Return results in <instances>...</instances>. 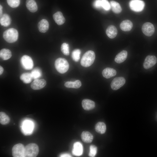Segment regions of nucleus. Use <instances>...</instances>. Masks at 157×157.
I'll return each mask as SVG.
<instances>
[{
  "label": "nucleus",
  "instance_id": "obj_1",
  "mask_svg": "<svg viewBox=\"0 0 157 157\" xmlns=\"http://www.w3.org/2000/svg\"><path fill=\"white\" fill-rule=\"evenodd\" d=\"M95 57V54L93 51L91 50L87 51L83 55L81 59V65L84 67L90 66L93 63Z\"/></svg>",
  "mask_w": 157,
  "mask_h": 157
},
{
  "label": "nucleus",
  "instance_id": "obj_2",
  "mask_svg": "<svg viewBox=\"0 0 157 157\" xmlns=\"http://www.w3.org/2000/svg\"><path fill=\"white\" fill-rule=\"evenodd\" d=\"M18 33L17 31L13 28L6 30L3 33V37L7 42L11 43L16 42L18 39Z\"/></svg>",
  "mask_w": 157,
  "mask_h": 157
},
{
  "label": "nucleus",
  "instance_id": "obj_3",
  "mask_svg": "<svg viewBox=\"0 0 157 157\" xmlns=\"http://www.w3.org/2000/svg\"><path fill=\"white\" fill-rule=\"evenodd\" d=\"M55 67L60 73L63 74L66 72L69 68V64L67 60L64 58H57L55 62Z\"/></svg>",
  "mask_w": 157,
  "mask_h": 157
},
{
  "label": "nucleus",
  "instance_id": "obj_4",
  "mask_svg": "<svg viewBox=\"0 0 157 157\" xmlns=\"http://www.w3.org/2000/svg\"><path fill=\"white\" fill-rule=\"evenodd\" d=\"M39 151V147L37 144L33 143L29 144L25 147L24 156L36 157Z\"/></svg>",
  "mask_w": 157,
  "mask_h": 157
},
{
  "label": "nucleus",
  "instance_id": "obj_5",
  "mask_svg": "<svg viewBox=\"0 0 157 157\" xmlns=\"http://www.w3.org/2000/svg\"><path fill=\"white\" fill-rule=\"evenodd\" d=\"M130 9L135 12H140L144 9L145 6L144 2L141 0H131L129 2Z\"/></svg>",
  "mask_w": 157,
  "mask_h": 157
},
{
  "label": "nucleus",
  "instance_id": "obj_6",
  "mask_svg": "<svg viewBox=\"0 0 157 157\" xmlns=\"http://www.w3.org/2000/svg\"><path fill=\"white\" fill-rule=\"evenodd\" d=\"M25 147L22 144L14 145L12 148V153L14 157H24Z\"/></svg>",
  "mask_w": 157,
  "mask_h": 157
},
{
  "label": "nucleus",
  "instance_id": "obj_7",
  "mask_svg": "<svg viewBox=\"0 0 157 157\" xmlns=\"http://www.w3.org/2000/svg\"><path fill=\"white\" fill-rule=\"evenodd\" d=\"M20 62L22 67L26 70H30L33 66V63L31 58L29 56L24 55L21 58Z\"/></svg>",
  "mask_w": 157,
  "mask_h": 157
},
{
  "label": "nucleus",
  "instance_id": "obj_8",
  "mask_svg": "<svg viewBox=\"0 0 157 157\" xmlns=\"http://www.w3.org/2000/svg\"><path fill=\"white\" fill-rule=\"evenodd\" d=\"M126 80L122 77H117L112 81L110 84L111 88L113 90H117L122 87L125 83Z\"/></svg>",
  "mask_w": 157,
  "mask_h": 157
},
{
  "label": "nucleus",
  "instance_id": "obj_9",
  "mask_svg": "<svg viewBox=\"0 0 157 157\" xmlns=\"http://www.w3.org/2000/svg\"><path fill=\"white\" fill-rule=\"evenodd\" d=\"M157 62L156 56L154 55H148L145 59L143 64V67L146 69H149L155 65Z\"/></svg>",
  "mask_w": 157,
  "mask_h": 157
},
{
  "label": "nucleus",
  "instance_id": "obj_10",
  "mask_svg": "<svg viewBox=\"0 0 157 157\" xmlns=\"http://www.w3.org/2000/svg\"><path fill=\"white\" fill-rule=\"evenodd\" d=\"M142 30L143 33L146 35L150 36L153 35L155 28L153 25L151 23L147 22L142 25Z\"/></svg>",
  "mask_w": 157,
  "mask_h": 157
},
{
  "label": "nucleus",
  "instance_id": "obj_11",
  "mask_svg": "<svg viewBox=\"0 0 157 157\" xmlns=\"http://www.w3.org/2000/svg\"><path fill=\"white\" fill-rule=\"evenodd\" d=\"M46 82L44 79L35 80L31 84V88L34 90H38L43 88L46 85Z\"/></svg>",
  "mask_w": 157,
  "mask_h": 157
},
{
  "label": "nucleus",
  "instance_id": "obj_12",
  "mask_svg": "<svg viewBox=\"0 0 157 157\" xmlns=\"http://www.w3.org/2000/svg\"><path fill=\"white\" fill-rule=\"evenodd\" d=\"M33 123L30 121H25L22 124V129L25 135H29L31 133L33 129Z\"/></svg>",
  "mask_w": 157,
  "mask_h": 157
},
{
  "label": "nucleus",
  "instance_id": "obj_13",
  "mask_svg": "<svg viewBox=\"0 0 157 157\" xmlns=\"http://www.w3.org/2000/svg\"><path fill=\"white\" fill-rule=\"evenodd\" d=\"M83 147L81 143L76 142L74 144L72 150L73 155L76 156H81L83 154Z\"/></svg>",
  "mask_w": 157,
  "mask_h": 157
},
{
  "label": "nucleus",
  "instance_id": "obj_14",
  "mask_svg": "<svg viewBox=\"0 0 157 157\" xmlns=\"http://www.w3.org/2000/svg\"><path fill=\"white\" fill-rule=\"evenodd\" d=\"M38 26L39 31L41 33H44L48 30L49 24L48 21L46 19H43L39 22Z\"/></svg>",
  "mask_w": 157,
  "mask_h": 157
},
{
  "label": "nucleus",
  "instance_id": "obj_15",
  "mask_svg": "<svg viewBox=\"0 0 157 157\" xmlns=\"http://www.w3.org/2000/svg\"><path fill=\"white\" fill-rule=\"evenodd\" d=\"M82 105L84 110H89L93 109L94 108L95 104L93 101L89 99H85L82 100Z\"/></svg>",
  "mask_w": 157,
  "mask_h": 157
},
{
  "label": "nucleus",
  "instance_id": "obj_16",
  "mask_svg": "<svg viewBox=\"0 0 157 157\" xmlns=\"http://www.w3.org/2000/svg\"><path fill=\"white\" fill-rule=\"evenodd\" d=\"M53 17L56 23L59 25H62L65 21L64 17L60 11H58L55 13Z\"/></svg>",
  "mask_w": 157,
  "mask_h": 157
},
{
  "label": "nucleus",
  "instance_id": "obj_17",
  "mask_svg": "<svg viewBox=\"0 0 157 157\" xmlns=\"http://www.w3.org/2000/svg\"><path fill=\"white\" fill-rule=\"evenodd\" d=\"M116 71L114 69L107 67L104 69L102 72L103 76L106 78H109L116 74Z\"/></svg>",
  "mask_w": 157,
  "mask_h": 157
},
{
  "label": "nucleus",
  "instance_id": "obj_18",
  "mask_svg": "<svg viewBox=\"0 0 157 157\" xmlns=\"http://www.w3.org/2000/svg\"><path fill=\"white\" fill-rule=\"evenodd\" d=\"M133 23L130 20H125L120 24V28L123 31H130L133 27Z\"/></svg>",
  "mask_w": 157,
  "mask_h": 157
},
{
  "label": "nucleus",
  "instance_id": "obj_19",
  "mask_svg": "<svg viewBox=\"0 0 157 157\" xmlns=\"http://www.w3.org/2000/svg\"><path fill=\"white\" fill-rule=\"evenodd\" d=\"M127 56V52L126 50H122L116 55L115 61L117 63H121L126 59Z\"/></svg>",
  "mask_w": 157,
  "mask_h": 157
},
{
  "label": "nucleus",
  "instance_id": "obj_20",
  "mask_svg": "<svg viewBox=\"0 0 157 157\" xmlns=\"http://www.w3.org/2000/svg\"><path fill=\"white\" fill-rule=\"evenodd\" d=\"M26 6L28 9L31 12L34 13L38 10L37 5L35 0H26Z\"/></svg>",
  "mask_w": 157,
  "mask_h": 157
},
{
  "label": "nucleus",
  "instance_id": "obj_21",
  "mask_svg": "<svg viewBox=\"0 0 157 157\" xmlns=\"http://www.w3.org/2000/svg\"><path fill=\"white\" fill-rule=\"evenodd\" d=\"M106 33L109 38L112 39L116 36L117 33V30L115 26L110 25L107 28Z\"/></svg>",
  "mask_w": 157,
  "mask_h": 157
},
{
  "label": "nucleus",
  "instance_id": "obj_22",
  "mask_svg": "<svg viewBox=\"0 0 157 157\" xmlns=\"http://www.w3.org/2000/svg\"><path fill=\"white\" fill-rule=\"evenodd\" d=\"M81 136L82 141L86 143H91L93 139L92 135L88 131H83L81 134Z\"/></svg>",
  "mask_w": 157,
  "mask_h": 157
},
{
  "label": "nucleus",
  "instance_id": "obj_23",
  "mask_svg": "<svg viewBox=\"0 0 157 157\" xmlns=\"http://www.w3.org/2000/svg\"><path fill=\"white\" fill-rule=\"evenodd\" d=\"M11 22V18L8 15L5 13L0 17V23L1 25L7 27L10 24Z\"/></svg>",
  "mask_w": 157,
  "mask_h": 157
},
{
  "label": "nucleus",
  "instance_id": "obj_24",
  "mask_svg": "<svg viewBox=\"0 0 157 157\" xmlns=\"http://www.w3.org/2000/svg\"><path fill=\"white\" fill-rule=\"evenodd\" d=\"M95 129L97 133L100 134H103L106 131V126L104 122H99L95 125Z\"/></svg>",
  "mask_w": 157,
  "mask_h": 157
},
{
  "label": "nucleus",
  "instance_id": "obj_25",
  "mask_svg": "<svg viewBox=\"0 0 157 157\" xmlns=\"http://www.w3.org/2000/svg\"><path fill=\"white\" fill-rule=\"evenodd\" d=\"M110 4L112 10L115 13L118 14L121 12L122 8L118 3L115 1L112 0L110 1Z\"/></svg>",
  "mask_w": 157,
  "mask_h": 157
},
{
  "label": "nucleus",
  "instance_id": "obj_26",
  "mask_svg": "<svg viewBox=\"0 0 157 157\" xmlns=\"http://www.w3.org/2000/svg\"><path fill=\"white\" fill-rule=\"evenodd\" d=\"M12 56L11 51L7 49H3L0 51V58L4 60L8 59Z\"/></svg>",
  "mask_w": 157,
  "mask_h": 157
},
{
  "label": "nucleus",
  "instance_id": "obj_27",
  "mask_svg": "<svg viewBox=\"0 0 157 157\" xmlns=\"http://www.w3.org/2000/svg\"><path fill=\"white\" fill-rule=\"evenodd\" d=\"M65 86L67 88H78L81 85V81L79 80H77L74 82L67 81L65 83Z\"/></svg>",
  "mask_w": 157,
  "mask_h": 157
},
{
  "label": "nucleus",
  "instance_id": "obj_28",
  "mask_svg": "<svg viewBox=\"0 0 157 157\" xmlns=\"http://www.w3.org/2000/svg\"><path fill=\"white\" fill-rule=\"evenodd\" d=\"M20 78L24 83L26 84L31 82L33 79L31 74L29 73H25L22 74Z\"/></svg>",
  "mask_w": 157,
  "mask_h": 157
},
{
  "label": "nucleus",
  "instance_id": "obj_29",
  "mask_svg": "<svg viewBox=\"0 0 157 157\" xmlns=\"http://www.w3.org/2000/svg\"><path fill=\"white\" fill-rule=\"evenodd\" d=\"M10 118L9 116L4 113L0 112V123L3 125L8 124L10 122Z\"/></svg>",
  "mask_w": 157,
  "mask_h": 157
},
{
  "label": "nucleus",
  "instance_id": "obj_30",
  "mask_svg": "<svg viewBox=\"0 0 157 157\" xmlns=\"http://www.w3.org/2000/svg\"><path fill=\"white\" fill-rule=\"evenodd\" d=\"M31 74L33 79L35 80L38 79L42 75L41 70L38 67L35 68L31 71Z\"/></svg>",
  "mask_w": 157,
  "mask_h": 157
},
{
  "label": "nucleus",
  "instance_id": "obj_31",
  "mask_svg": "<svg viewBox=\"0 0 157 157\" xmlns=\"http://www.w3.org/2000/svg\"><path fill=\"white\" fill-rule=\"evenodd\" d=\"M81 53V50L78 49L74 50L72 54V57L73 60L75 62H78L80 58Z\"/></svg>",
  "mask_w": 157,
  "mask_h": 157
},
{
  "label": "nucleus",
  "instance_id": "obj_32",
  "mask_svg": "<svg viewBox=\"0 0 157 157\" xmlns=\"http://www.w3.org/2000/svg\"><path fill=\"white\" fill-rule=\"evenodd\" d=\"M61 50L65 55L68 56L69 54V44L66 43H63L61 47Z\"/></svg>",
  "mask_w": 157,
  "mask_h": 157
},
{
  "label": "nucleus",
  "instance_id": "obj_33",
  "mask_svg": "<svg viewBox=\"0 0 157 157\" xmlns=\"http://www.w3.org/2000/svg\"><path fill=\"white\" fill-rule=\"evenodd\" d=\"M8 4L12 8L18 7L20 3V0H7Z\"/></svg>",
  "mask_w": 157,
  "mask_h": 157
},
{
  "label": "nucleus",
  "instance_id": "obj_34",
  "mask_svg": "<svg viewBox=\"0 0 157 157\" xmlns=\"http://www.w3.org/2000/svg\"><path fill=\"white\" fill-rule=\"evenodd\" d=\"M97 147L94 145H91L90 147L89 156L91 157L95 156L97 154Z\"/></svg>",
  "mask_w": 157,
  "mask_h": 157
},
{
  "label": "nucleus",
  "instance_id": "obj_35",
  "mask_svg": "<svg viewBox=\"0 0 157 157\" xmlns=\"http://www.w3.org/2000/svg\"><path fill=\"white\" fill-rule=\"evenodd\" d=\"M102 7L106 10H108L111 8L110 4L108 0H102Z\"/></svg>",
  "mask_w": 157,
  "mask_h": 157
},
{
  "label": "nucleus",
  "instance_id": "obj_36",
  "mask_svg": "<svg viewBox=\"0 0 157 157\" xmlns=\"http://www.w3.org/2000/svg\"><path fill=\"white\" fill-rule=\"evenodd\" d=\"M93 5L95 8L99 9L102 7V0H95L93 3Z\"/></svg>",
  "mask_w": 157,
  "mask_h": 157
},
{
  "label": "nucleus",
  "instance_id": "obj_37",
  "mask_svg": "<svg viewBox=\"0 0 157 157\" xmlns=\"http://www.w3.org/2000/svg\"><path fill=\"white\" fill-rule=\"evenodd\" d=\"M60 157H71L72 156L71 155L68 154H61Z\"/></svg>",
  "mask_w": 157,
  "mask_h": 157
},
{
  "label": "nucleus",
  "instance_id": "obj_38",
  "mask_svg": "<svg viewBox=\"0 0 157 157\" xmlns=\"http://www.w3.org/2000/svg\"><path fill=\"white\" fill-rule=\"evenodd\" d=\"M3 7L1 5H0V17L3 15Z\"/></svg>",
  "mask_w": 157,
  "mask_h": 157
},
{
  "label": "nucleus",
  "instance_id": "obj_39",
  "mask_svg": "<svg viewBox=\"0 0 157 157\" xmlns=\"http://www.w3.org/2000/svg\"><path fill=\"white\" fill-rule=\"evenodd\" d=\"M3 67L0 66V75H1L2 74L3 72Z\"/></svg>",
  "mask_w": 157,
  "mask_h": 157
}]
</instances>
